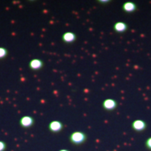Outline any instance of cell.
I'll use <instances>...</instances> for the list:
<instances>
[{"mask_svg":"<svg viewBox=\"0 0 151 151\" xmlns=\"http://www.w3.org/2000/svg\"><path fill=\"white\" fill-rule=\"evenodd\" d=\"M8 55V50L7 49L4 48V47H0V59H4Z\"/></svg>","mask_w":151,"mask_h":151,"instance_id":"30bf717a","label":"cell"},{"mask_svg":"<svg viewBox=\"0 0 151 151\" xmlns=\"http://www.w3.org/2000/svg\"><path fill=\"white\" fill-rule=\"evenodd\" d=\"M145 146L148 150H151V137L150 138H149V139L145 141Z\"/></svg>","mask_w":151,"mask_h":151,"instance_id":"7c38bea8","label":"cell"},{"mask_svg":"<svg viewBox=\"0 0 151 151\" xmlns=\"http://www.w3.org/2000/svg\"><path fill=\"white\" fill-rule=\"evenodd\" d=\"M7 149V145L5 142L0 140V151H5Z\"/></svg>","mask_w":151,"mask_h":151,"instance_id":"8fae6325","label":"cell"},{"mask_svg":"<svg viewBox=\"0 0 151 151\" xmlns=\"http://www.w3.org/2000/svg\"><path fill=\"white\" fill-rule=\"evenodd\" d=\"M132 128H133L135 131H137V132H141V131L145 129V122L143 121V120H140V119L134 120V121L133 122V124H132Z\"/></svg>","mask_w":151,"mask_h":151,"instance_id":"277c9868","label":"cell"},{"mask_svg":"<svg viewBox=\"0 0 151 151\" xmlns=\"http://www.w3.org/2000/svg\"><path fill=\"white\" fill-rule=\"evenodd\" d=\"M136 4L134 3H132V2H126L124 3V5H123V9L127 13H132V12H134L136 10Z\"/></svg>","mask_w":151,"mask_h":151,"instance_id":"9c48e42d","label":"cell"},{"mask_svg":"<svg viewBox=\"0 0 151 151\" xmlns=\"http://www.w3.org/2000/svg\"><path fill=\"white\" fill-rule=\"evenodd\" d=\"M62 129H63V124H61L60 121L55 120V121L50 122L49 124V129L51 132H54V133H58L60 131H61Z\"/></svg>","mask_w":151,"mask_h":151,"instance_id":"5b68a950","label":"cell"},{"mask_svg":"<svg viewBox=\"0 0 151 151\" xmlns=\"http://www.w3.org/2000/svg\"><path fill=\"white\" fill-rule=\"evenodd\" d=\"M86 139V135L81 131H75L70 135V141L75 145H80Z\"/></svg>","mask_w":151,"mask_h":151,"instance_id":"6da1fadb","label":"cell"},{"mask_svg":"<svg viewBox=\"0 0 151 151\" xmlns=\"http://www.w3.org/2000/svg\"><path fill=\"white\" fill-rule=\"evenodd\" d=\"M29 67H30L32 70H40V69H41L42 66H43V61L40 59H33L29 61Z\"/></svg>","mask_w":151,"mask_h":151,"instance_id":"ba28073f","label":"cell"},{"mask_svg":"<svg viewBox=\"0 0 151 151\" xmlns=\"http://www.w3.org/2000/svg\"><path fill=\"white\" fill-rule=\"evenodd\" d=\"M117 102L112 99V98H107L103 101V107L104 109L108 110V111H113L115 108H117Z\"/></svg>","mask_w":151,"mask_h":151,"instance_id":"7a4b0ae2","label":"cell"},{"mask_svg":"<svg viewBox=\"0 0 151 151\" xmlns=\"http://www.w3.org/2000/svg\"><path fill=\"white\" fill-rule=\"evenodd\" d=\"M109 2H110L109 0H99L100 4H106V3H109Z\"/></svg>","mask_w":151,"mask_h":151,"instance_id":"4fadbf2b","label":"cell"},{"mask_svg":"<svg viewBox=\"0 0 151 151\" xmlns=\"http://www.w3.org/2000/svg\"><path fill=\"white\" fill-rule=\"evenodd\" d=\"M113 29L117 33H124L128 29V24L124 22H116L113 25Z\"/></svg>","mask_w":151,"mask_h":151,"instance_id":"52a82bcc","label":"cell"},{"mask_svg":"<svg viewBox=\"0 0 151 151\" xmlns=\"http://www.w3.org/2000/svg\"><path fill=\"white\" fill-rule=\"evenodd\" d=\"M76 39V35L73 32L67 31L62 35V40L65 43H73Z\"/></svg>","mask_w":151,"mask_h":151,"instance_id":"8992f818","label":"cell"},{"mask_svg":"<svg viewBox=\"0 0 151 151\" xmlns=\"http://www.w3.org/2000/svg\"><path fill=\"white\" fill-rule=\"evenodd\" d=\"M35 123V120L30 116H24L19 120V124L24 128H29Z\"/></svg>","mask_w":151,"mask_h":151,"instance_id":"3957f363","label":"cell"},{"mask_svg":"<svg viewBox=\"0 0 151 151\" xmlns=\"http://www.w3.org/2000/svg\"><path fill=\"white\" fill-rule=\"evenodd\" d=\"M59 151H70V150H65V149H63V150H60Z\"/></svg>","mask_w":151,"mask_h":151,"instance_id":"5bb4252c","label":"cell"}]
</instances>
